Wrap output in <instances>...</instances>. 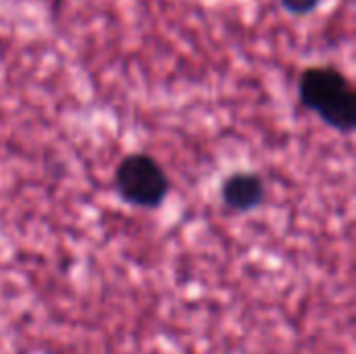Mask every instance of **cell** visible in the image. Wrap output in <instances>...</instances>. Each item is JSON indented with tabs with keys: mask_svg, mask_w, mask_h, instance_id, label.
I'll use <instances>...</instances> for the list:
<instances>
[{
	"mask_svg": "<svg viewBox=\"0 0 356 354\" xmlns=\"http://www.w3.org/2000/svg\"><path fill=\"white\" fill-rule=\"evenodd\" d=\"M298 100L325 125L340 134L356 127V90L344 71L334 65H313L298 77Z\"/></svg>",
	"mask_w": 356,
	"mask_h": 354,
	"instance_id": "1",
	"label": "cell"
},
{
	"mask_svg": "<svg viewBox=\"0 0 356 354\" xmlns=\"http://www.w3.org/2000/svg\"><path fill=\"white\" fill-rule=\"evenodd\" d=\"M115 186L127 204L140 209H159L171 190L167 171L146 152H131L121 159L115 171Z\"/></svg>",
	"mask_w": 356,
	"mask_h": 354,
	"instance_id": "2",
	"label": "cell"
},
{
	"mask_svg": "<svg viewBox=\"0 0 356 354\" xmlns=\"http://www.w3.org/2000/svg\"><path fill=\"white\" fill-rule=\"evenodd\" d=\"M267 198L265 182L254 171H236L221 184V200L234 213H250Z\"/></svg>",
	"mask_w": 356,
	"mask_h": 354,
	"instance_id": "3",
	"label": "cell"
},
{
	"mask_svg": "<svg viewBox=\"0 0 356 354\" xmlns=\"http://www.w3.org/2000/svg\"><path fill=\"white\" fill-rule=\"evenodd\" d=\"M325 0H280L282 8L294 17H307L311 13H315Z\"/></svg>",
	"mask_w": 356,
	"mask_h": 354,
	"instance_id": "4",
	"label": "cell"
}]
</instances>
